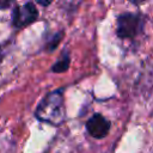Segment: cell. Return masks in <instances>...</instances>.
Returning <instances> with one entry per match:
<instances>
[{
	"label": "cell",
	"instance_id": "cell-8",
	"mask_svg": "<svg viewBox=\"0 0 153 153\" xmlns=\"http://www.w3.org/2000/svg\"><path fill=\"white\" fill-rule=\"evenodd\" d=\"M2 57H4V49H2V48H1V45H0V62H1Z\"/></svg>",
	"mask_w": 153,
	"mask_h": 153
},
{
	"label": "cell",
	"instance_id": "cell-2",
	"mask_svg": "<svg viewBox=\"0 0 153 153\" xmlns=\"http://www.w3.org/2000/svg\"><path fill=\"white\" fill-rule=\"evenodd\" d=\"M143 27V19L137 13H123L117 18V36L122 39L134 38Z\"/></svg>",
	"mask_w": 153,
	"mask_h": 153
},
{
	"label": "cell",
	"instance_id": "cell-6",
	"mask_svg": "<svg viewBox=\"0 0 153 153\" xmlns=\"http://www.w3.org/2000/svg\"><path fill=\"white\" fill-rule=\"evenodd\" d=\"M11 5V1H0V10H4Z\"/></svg>",
	"mask_w": 153,
	"mask_h": 153
},
{
	"label": "cell",
	"instance_id": "cell-4",
	"mask_svg": "<svg viewBox=\"0 0 153 153\" xmlns=\"http://www.w3.org/2000/svg\"><path fill=\"white\" fill-rule=\"evenodd\" d=\"M87 133L94 139L105 137L110 130V122L100 114H94L86 122Z\"/></svg>",
	"mask_w": 153,
	"mask_h": 153
},
{
	"label": "cell",
	"instance_id": "cell-1",
	"mask_svg": "<svg viewBox=\"0 0 153 153\" xmlns=\"http://www.w3.org/2000/svg\"><path fill=\"white\" fill-rule=\"evenodd\" d=\"M35 116L38 121L51 126H60L66 118L63 90L59 88L48 93L37 105Z\"/></svg>",
	"mask_w": 153,
	"mask_h": 153
},
{
	"label": "cell",
	"instance_id": "cell-7",
	"mask_svg": "<svg viewBox=\"0 0 153 153\" xmlns=\"http://www.w3.org/2000/svg\"><path fill=\"white\" fill-rule=\"evenodd\" d=\"M37 4H39V5H42V6H48L50 2H49V1H47V2H45V1H37Z\"/></svg>",
	"mask_w": 153,
	"mask_h": 153
},
{
	"label": "cell",
	"instance_id": "cell-5",
	"mask_svg": "<svg viewBox=\"0 0 153 153\" xmlns=\"http://www.w3.org/2000/svg\"><path fill=\"white\" fill-rule=\"evenodd\" d=\"M69 63H71V57H69L68 51L66 50V51L61 55V59H59V60L51 66V71L55 72V73H62V72H65V71L68 69Z\"/></svg>",
	"mask_w": 153,
	"mask_h": 153
},
{
	"label": "cell",
	"instance_id": "cell-3",
	"mask_svg": "<svg viewBox=\"0 0 153 153\" xmlns=\"http://www.w3.org/2000/svg\"><path fill=\"white\" fill-rule=\"evenodd\" d=\"M38 18V10L33 2H26L22 6H16L12 11V24L16 27L27 26Z\"/></svg>",
	"mask_w": 153,
	"mask_h": 153
}]
</instances>
